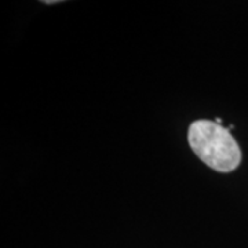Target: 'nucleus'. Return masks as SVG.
<instances>
[{"label": "nucleus", "mask_w": 248, "mask_h": 248, "mask_svg": "<svg viewBox=\"0 0 248 248\" xmlns=\"http://www.w3.org/2000/svg\"><path fill=\"white\" fill-rule=\"evenodd\" d=\"M189 143L199 159L218 172H231L240 166L241 152L236 140L221 124L197 120L189 127Z\"/></svg>", "instance_id": "1"}]
</instances>
